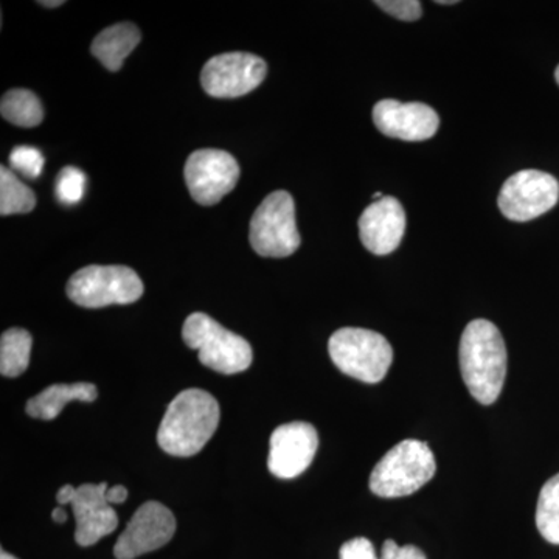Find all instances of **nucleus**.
<instances>
[{"mask_svg":"<svg viewBox=\"0 0 559 559\" xmlns=\"http://www.w3.org/2000/svg\"><path fill=\"white\" fill-rule=\"evenodd\" d=\"M460 370L474 400L496 403L507 377V347L495 323L477 319L463 331L459 348Z\"/></svg>","mask_w":559,"mask_h":559,"instance_id":"1","label":"nucleus"},{"mask_svg":"<svg viewBox=\"0 0 559 559\" xmlns=\"http://www.w3.org/2000/svg\"><path fill=\"white\" fill-rule=\"evenodd\" d=\"M219 415L215 396L201 389L183 390L165 412L157 443L175 457L197 455L218 429Z\"/></svg>","mask_w":559,"mask_h":559,"instance_id":"2","label":"nucleus"},{"mask_svg":"<svg viewBox=\"0 0 559 559\" xmlns=\"http://www.w3.org/2000/svg\"><path fill=\"white\" fill-rule=\"evenodd\" d=\"M436 469V457L425 441L403 440L371 471L370 489L380 498H404L425 487Z\"/></svg>","mask_w":559,"mask_h":559,"instance_id":"3","label":"nucleus"},{"mask_svg":"<svg viewBox=\"0 0 559 559\" xmlns=\"http://www.w3.org/2000/svg\"><path fill=\"white\" fill-rule=\"evenodd\" d=\"M183 342L200 352L202 366L223 374L241 373L252 364V347L245 337L224 329L216 320L193 312L182 329Z\"/></svg>","mask_w":559,"mask_h":559,"instance_id":"4","label":"nucleus"},{"mask_svg":"<svg viewBox=\"0 0 559 559\" xmlns=\"http://www.w3.org/2000/svg\"><path fill=\"white\" fill-rule=\"evenodd\" d=\"M334 366L355 380L377 384L393 362V348L382 334L366 329H341L330 337Z\"/></svg>","mask_w":559,"mask_h":559,"instance_id":"5","label":"nucleus"},{"mask_svg":"<svg viewBox=\"0 0 559 559\" xmlns=\"http://www.w3.org/2000/svg\"><path fill=\"white\" fill-rule=\"evenodd\" d=\"M250 246L261 257L285 259L300 246L296 224V204L285 190L271 193L250 221Z\"/></svg>","mask_w":559,"mask_h":559,"instance_id":"6","label":"nucleus"},{"mask_svg":"<svg viewBox=\"0 0 559 559\" xmlns=\"http://www.w3.org/2000/svg\"><path fill=\"white\" fill-rule=\"evenodd\" d=\"M68 296L83 308L134 304L143 296V283L131 267L92 264L70 277Z\"/></svg>","mask_w":559,"mask_h":559,"instance_id":"7","label":"nucleus"},{"mask_svg":"<svg viewBox=\"0 0 559 559\" xmlns=\"http://www.w3.org/2000/svg\"><path fill=\"white\" fill-rule=\"evenodd\" d=\"M559 182L546 171L522 170L506 180L499 193V209L516 223L539 218L558 204Z\"/></svg>","mask_w":559,"mask_h":559,"instance_id":"8","label":"nucleus"},{"mask_svg":"<svg viewBox=\"0 0 559 559\" xmlns=\"http://www.w3.org/2000/svg\"><path fill=\"white\" fill-rule=\"evenodd\" d=\"M191 198L201 205H215L237 186L240 165L223 150H198L183 168Z\"/></svg>","mask_w":559,"mask_h":559,"instance_id":"9","label":"nucleus"},{"mask_svg":"<svg viewBox=\"0 0 559 559\" xmlns=\"http://www.w3.org/2000/svg\"><path fill=\"white\" fill-rule=\"evenodd\" d=\"M267 66L252 53L216 55L205 62L201 83L210 97L238 98L249 94L266 79Z\"/></svg>","mask_w":559,"mask_h":559,"instance_id":"10","label":"nucleus"},{"mask_svg":"<svg viewBox=\"0 0 559 559\" xmlns=\"http://www.w3.org/2000/svg\"><path fill=\"white\" fill-rule=\"evenodd\" d=\"M175 532L176 520L171 510L151 500L143 503L128 522L114 547V555L117 559H134L150 554L170 543Z\"/></svg>","mask_w":559,"mask_h":559,"instance_id":"11","label":"nucleus"},{"mask_svg":"<svg viewBox=\"0 0 559 559\" xmlns=\"http://www.w3.org/2000/svg\"><path fill=\"white\" fill-rule=\"evenodd\" d=\"M318 448V430L310 423L278 426L271 436L267 468L278 479L299 477L311 465Z\"/></svg>","mask_w":559,"mask_h":559,"instance_id":"12","label":"nucleus"},{"mask_svg":"<svg viewBox=\"0 0 559 559\" xmlns=\"http://www.w3.org/2000/svg\"><path fill=\"white\" fill-rule=\"evenodd\" d=\"M373 121L388 138L423 142L439 130V114L425 103L381 100L374 105Z\"/></svg>","mask_w":559,"mask_h":559,"instance_id":"13","label":"nucleus"},{"mask_svg":"<svg viewBox=\"0 0 559 559\" xmlns=\"http://www.w3.org/2000/svg\"><path fill=\"white\" fill-rule=\"evenodd\" d=\"M406 212L393 197L371 202L359 218V238L374 255H389L399 249L406 231Z\"/></svg>","mask_w":559,"mask_h":559,"instance_id":"14","label":"nucleus"},{"mask_svg":"<svg viewBox=\"0 0 559 559\" xmlns=\"http://www.w3.org/2000/svg\"><path fill=\"white\" fill-rule=\"evenodd\" d=\"M108 485L83 484L76 488L75 499L70 503L76 521L75 540L81 547H91L110 535L119 525L116 510L106 500Z\"/></svg>","mask_w":559,"mask_h":559,"instance_id":"15","label":"nucleus"},{"mask_svg":"<svg viewBox=\"0 0 559 559\" xmlns=\"http://www.w3.org/2000/svg\"><path fill=\"white\" fill-rule=\"evenodd\" d=\"M142 35L134 24L121 22L105 28L92 43V53L110 72L121 69L131 51L139 46Z\"/></svg>","mask_w":559,"mask_h":559,"instance_id":"16","label":"nucleus"},{"mask_svg":"<svg viewBox=\"0 0 559 559\" xmlns=\"http://www.w3.org/2000/svg\"><path fill=\"white\" fill-rule=\"evenodd\" d=\"M97 388L91 382L50 385L27 403V414L33 418L55 419L70 401L92 403L97 400Z\"/></svg>","mask_w":559,"mask_h":559,"instance_id":"17","label":"nucleus"},{"mask_svg":"<svg viewBox=\"0 0 559 559\" xmlns=\"http://www.w3.org/2000/svg\"><path fill=\"white\" fill-rule=\"evenodd\" d=\"M33 340L28 331L7 330L0 340V373L7 378H16L27 370L31 364Z\"/></svg>","mask_w":559,"mask_h":559,"instance_id":"18","label":"nucleus"},{"mask_svg":"<svg viewBox=\"0 0 559 559\" xmlns=\"http://www.w3.org/2000/svg\"><path fill=\"white\" fill-rule=\"evenodd\" d=\"M0 112H2L3 119L21 128L38 127L44 119V109L39 98L27 90L7 92L0 103Z\"/></svg>","mask_w":559,"mask_h":559,"instance_id":"19","label":"nucleus"},{"mask_svg":"<svg viewBox=\"0 0 559 559\" xmlns=\"http://www.w3.org/2000/svg\"><path fill=\"white\" fill-rule=\"evenodd\" d=\"M35 205L36 197L33 190L21 182L10 168H0V215L28 213Z\"/></svg>","mask_w":559,"mask_h":559,"instance_id":"20","label":"nucleus"},{"mask_svg":"<svg viewBox=\"0 0 559 559\" xmlns=\"http://www.w3.org/2000/svg\"><path fill=\"white\" fill-rule=\"evenodd\" d=\"M536 527L544 539L559 546V474L547 480L540 489L536 507Z\"/></svg>","mask_w":559,"mask_h":559,"instance_id":"21","label":"nucleus"},{"mask_svg":"<svg viewBox=\"0 0 559 559\" xmlns=\"http://www.w3.org/2000/svg\"><path fill=\"white\" fill-rule=\"evenodd\" d=\"M86 190V175L75 167L62 168L55 183V194L62 205L79 204Z\"/></svg>","mask_w":559,"mask_h":559,"instance_id":"22","label":"nucleus"},{"mask_svg":"<svg viewBox=\"0 0 559 559\" xmlns=\"http://www.w3.org/2000/svg\"><path fill=\"white\" fill-rule=\"evenodd\" d=\"M10 167L25 178L38 179L44 170L43 153L35 146L20 145L10 153Z\"/></svg>","mask_w":559,"mask_h":559,"instance_id":"23","label":"nucleus"},{"mask_svg":"<svg viewBox=\"0 0 559 559\" xmlns=\"http://www.w3.org/2000/svg\"><path fill=\"white\" fill-rule=\"evenodd\" d=\"M378 7L400 21H417L421 17V3L417 0H378Z\"/></svg>","mask_w":559,"mask_h":559,"instance_id":"24","label":"nucleus"},{"mask_svg":"<svg viewBox=\"0 0 559 559\" xmlns=\"http://www.w3.org/2000/svg\"><path fill=\"white\" fill-rule=\"evenodd\" d=\"M341 559H380L373 544L367 538H355L341 547Z\"/></svg>","mask_w":559,"mask_h":559,"instance_id":"25","label":"nucleus"},{"mask_svg":"<svg viewBox=\"0 0 559 559\" xmlns=\"http://www.w3.org/2000/svg\"><path fill=\"white\" fill-rule=\"evenodd\" d=\"M380 559H428L425 551L415 546L400 547L395 540H385Z\"/></svg>","mask_w":559,"mask_h":559,"instance_id":"26","label":"nucleus"},{"mask_svg":"<svg viewBox=\"0 0 559 559\" xmlns=\"http://www.w3.org/2000/svg\"><path fill=\"white\" fill-rule=\"evenodd\" d=\"M128 499V489L123 485H116V487L108 488L106 491V500L114 506V503H123Z\"/></svg>","mask_w":559,"mask_h":559,"instance_id":"27","label":"nucleus"},{"mask_svg":"<svg viewBox=\"0 0 559 559\" xmlns=\"http://www.w3.org/2000/svg\"><path fill=\"white\" fill-rule=\"evenodd\" d=\"M75 495H76L75 487H72V485H64V487H62L60 489V491H58V495H57L58 503H60V506H68V503L73 502V499H75Z\"/></svg>","mask_w":559,"mask_h":559,"instance_id":"28","label":"nucleus"},{"mask_svg":"<svg viewBox=\"0 0 559 559\" xmlns=\"http://www.w3.org/2000/svg\"><path fill=\"white\" fill-rule=\"evenodd\" d=\"M51 520L58 522V524H64L68 521V513H66L64 507L60 506L51 511Z\"/></svg>","mask_w":559,"mask_h":559,"instance_id":"29","label":"nucleus"},{"mask_svg":"<svg viewBox=\"0 0 559 559\" xmlns=\"http://www.w3.org/2000/svg\"><path fill=\"white\" fill-rule=\"evenodd\" d=\"M39 3H40V5L49 7V9H55V7H61L62 3H64V2H61V0H58V2H47V0H46V2H39Z\"/></svg>","mask_w":559,"mask_h":559,"instance_id":"30","label":"nucleus"},{"mask_svg":"<svg viewBox=\"0 0 559 559\" xmlns=\"http://www.w3.org/2000/svg\"><path fill=\"white\" fill-rule=\"evenodd\" d=\"M439 5H455L457 3V0H439Z\"/></svg>","mask_w":559,"mask_h":559,"instance_id":"31","label":"nucleus"},{"mask_svg":"<svg viewBox=\"0 0 559 559\" xmlns=\"http://www.w3.org/2000/svg\"><path fill=\"white\" fill-rule=\"evenodd\" d=\"M0 559H17L14 558L13 555L7 554L5 550L0 551Z\"/></svg>","mask_w":559,"mask_h":559,"instance_id":"32","label":"nucleus"},{"mask_svg":"<svg viewBox=\"0 0 559 559\" xmlns=\"http://www.w3.org/2000/svg\"><path fill=\"white\" fill-rule=\"evenodd\" d=\"M555 79H557V83L559 86V66H558L557 70H555Z\"/></svg>","mask_w":559,"mask_h":559,"instance_id":"33","label":"nucleus"}]
</instances>
